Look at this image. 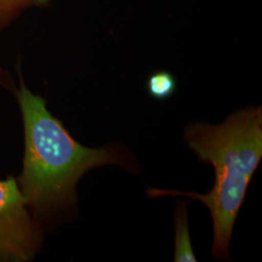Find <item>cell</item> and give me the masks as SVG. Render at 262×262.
I'll return each instance as SVG.
<instances>
[{
  "instance_id": "6da1fadb",
  "label": "cell",
  "mask_w": 262,
  "mask_h": 262,
  "mask_svg": "<svg viewBox=\"0 0 262 262\" xmlns=\"http://www.w3.org/2000/svg\"><path fill=\"white\" fill-rule=\"evenodd\" d=\"M17 99L25 128L23 171L17 181L27 206L40 215L73 205L76 185L91 169L118 165L134 171L130 156L118 145L92 149L81 145L47 109L46 100L20 80Z\"/></svg>"
},
{
  "instance_id": "7a4b0ae2",
  "label": "cell",
  "mask_w": 262,
  "mask_h": 262,
  "mask_svg": "<svg viewBox=\"0 0 262 262\" xmlns=\"http://www.w3.org/2000/svg\"><path fill=\"white\" fill-rule=\"evenodd\" d=\"M184 140L197 158L215 168V184L208 193L150 188V197L174 195L199 200L213 220L212 254L228 259L235 220L249 184L262 159L261 107H248L231 114L217 125L195 122L187 125Z\"/></svg>"
},
{
  "instance_id": "3957f363",
  "label": "cell",
  "mask_w": 262,
  "mask_h": 262,
  "mask_svg": "<svg viewBox=\"0 0 262 262\" xmlns=\"http://www.w3.org/2000/svg\"><path fill=\"white\" fill-rule=\"evenodd\" d=\"M17 180L0 181V261L32 259L42 233L27 210Z\"/></svg>"
},
{
  "instance_id": "277c9868",
  "label": "cell",
  "mask_w": 262,
  "mask_h": 262,
  "mask_svg": "<svg viewBox=\"0 0 262 262\" xmlns=\"http://www.w3.org/2000/svg\"><path fill=\"white\" fill-rule=\"evenodd\" d=\"M188 212L186 202H179L175 212V255L174 261L195 262L196 256L190 243Z\"/></svg>"
},
{
  "instance_id": "5b68a950",
  "label": "cell",
  "mask_w": 262,
  "mask_h": 262,
  "mask_svg": "<svg viewBox=\"0 0 262 262\" xmlns=\"http://www.w3.org/2000/svg\"><path fill=\"white\" fill-rule=\"evenodd\" d=\"M146 86L150 97L157 100H164L175 94L177 90V81L169 71L160 70L152 73L148 78Z\"/></svg>"
},
{
  "instance_id": "8992f818",
  "label": "cell",
  "mask_w": 262,
  "mask_h": 262,
  "mask_svg": "<svg viewBox=\"0 0 262 262\" xmlns=\"http://www.w3.org/2000/svg\"><path fill=\"white\" fill-rule=\"evenodd\" d=\"M49 0H0V24L8 20L18 12L29 6L47 4Z\"/></svg>"
},
{
  "instance_id": "52a82bcc",
  "label": "cell",
  "mask_w": 262,
  "mask_h": 262,
  "mask_svg": "<svg viewBox=\"0 0 262 262\" xmlns=\"http://www.w3.org/2000/svg\"><path fill=\"white\" fill-rule=\"evenodd\" d=\"M3 80H4V78H3V72H2V70H1V68H0V84H2Z\"/></svg>"
}]
</instances>
